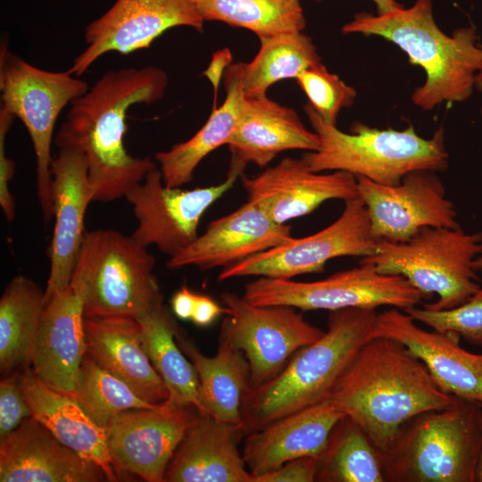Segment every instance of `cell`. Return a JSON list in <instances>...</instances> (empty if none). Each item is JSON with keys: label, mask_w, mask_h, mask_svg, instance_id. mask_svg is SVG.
<instances>
[{"label": "cell", "mask_w": 482, "mask_h": 482, "mask_svg": "<svg viewBox=\"0 0 482 482\" xmlns=\"http://www.w3.org/2000/svg\"><path fill=\"white\" fill-rule=\"evenodd\" d=\"M320 62L312 38L303 31L280 34L261 40L255 57L244 64L245 96H265L274 83L286 79H296L303 71Z\"/></svg>", "instance_id": "cell-33"}, {"label": "cell", "mask_w": 482, "mask_h": 482, "mask_svg": "<svg viewBox=\"0 0 482 482\" xmlns=\"http://www.w3.org/2000/svg\"><path fill=\"white\" fill-rule=\"evenodd\" d=\"M316 481H386L381 453L364 431L345 416L333 428L319 458Z\"/></svg>", "instance_id": "cell-34"}, {"label": "cell", "mask_w": 482, "mask_h": 482, "mask_svg": "<svg viewBox=\"0 0 482 482\" xmlns=\"http://www.w3.org/2000/svg\"><path fill=\"white\" fill-rule=\"evenodd\" d=\"M102 469L61 443L33 417L0 443L1 482H98Z\"/></svg>", "instance_id": "cell-22"}, {"label": "cell", "mask_w": 482, "mask_h": 482, "mask_svg": "<svg viewBox=\"0 0 482 482\" xmlns=\"http://www.w3.org/2000/svg\"><path fill=\"white\" fill-rule=\"evenodd\" d=\"M204 24L193 0H116L86 27V47L68 71L80 77L108 53L129 54L148 48L170 29L189 27L202 32Z\"/></svg>", "instance_id": "cell-14"}, {"label": "cell", "mask_w": 482, "mask_h": 482, "mask_svg": "<svg viewBox=\"0 0 482 482\" xmlns=\"http://www.w3.org/2000/svg\"><path fill=\"white\" fill-rule=\"evenodd\" d=\"M476 87L482 92V71L476 77Z\"/></svg>", "instance_id": "cell-45"}, {"label": "cell", "mask_w": 482, "mask_h": 482, "mask_svg": "<svg viewBox=\"0 0 482 482\" xmlns=\"http://www.w3.org/2000/svg\"><path fill=\"white\" fill-rule=\"evenodd\" d=\"M21 370L9 373L0 383V439L31 417L30 408L19 384Z\"/></svg>", "instance_id": "cell-38"}, {"label": "cell", "mask_w": 482, "mask_h": 482, "mask_svg": "<svg viewBox=\"0 0 482 482\" xmlns=\"http://www.w3.org/2000/svg\"><path fill=\"white\" fill-rule=\"evenodd\" d=\"M196 412L194 406L164 403L157 408L116 414L106 428L116 472H130L147 482H163L168 464Z\"/></svg>", "instance_id": "cell-16"}, {"label": "cell", "mask_w": 482, "mask_h": 482, "mask_svg": "<svg viewBox=\"0 0 482 482\" xmlns=\"http://www.w3.org/2000/svg\"><path fill=\"white\" fill-rule=\"evenodd\" d=\"M345 204L341 215L325 229L223 268L218 280L245 276L293 278L323 271L333 258L373 254L378 239L372 234L364 203L357 196Z\"/></svg>", "instance_id": "cell-12"}, {"label": "cell", "mask_w": 482, "mask_h": 482, "mask_svg": "<svg viewBox=\"0 0 482 482\" xmlns=\"http://www.w3.org/2000/svg\"><path fill=\"white\" fill-rule=\"evenodd\" d=\"M318 467V458H298L271 472L253 478V482H313L317 478Z\"/></svg>", "instance_id": "cell-40"}, {"label": "cell", "mask_w": 482, "mask_h": 482, "mask_svg": "<svg viewBox=\"0 0 482 482\" xmlns=\"http://www.w3.org/2000/svg\"><path fill=\"white\" fill-rule=\"evenodd\" d=\"M220 300L226 317L220 339L245 354L250 389L272 379L299 349L324 334L291 306L254 305L231 292L222 293Z\"/></svg>", "instance_id": "cell-11"}, {"label": "cell", "mask_w": 482, "mask_h": 482, "mask_svg": "<svg viewBox=\"0 0 482 482\" xmlns=\"http://www.w3.org/2000/svg\"><path fill=\"white\" fill-rule=\"evenodd\" d=\"M295 79L308 103L331 124H337L340 111L351 106L356 98V90L329 72L321 62L303 71Z\"/></svg>", "instance_id": "cell-36"}, {"label": "cell", "mask_w": 482, "mask_h": 482, "mask_svg": "<svg viewBox=\"0 0 482 482\" xmlns=\"http://www.w3.org/2000/svg\"><path fill=\"white\" fill-rule=\"evenodd\" d=\"M243 297L260 306L329 312L385 305L404 311L426 299L403 276L381 273L366 263L311 282L258 277L245 284Z\"/></svg>", "instance_id": "cell-10"}, {"label": "cell", "mask_w": 482, "mask_h": 482, "mask_svg": "<svg viewBox=\"0 0 482 482\" xmlns=\"http://www.w3.org/2000/svg\"><path fill=\"white\" fill-rule=\"evenodd\" d=\"M482 255V231L427 227L403 242L378 240L373 254L360 263L385 274L401 275L426 299L438 298L423 307L445 310L456 307L481 289L476 259Z\"/></svg>", "instance_id": "cell-7"}, {"label": "cell", "mask_w": 482, "mask_h": 482, "mask_svg": "<svg viewBox=\"0 0 482 482\" xmlns=\"http://www.w3.org/2000/svg\"><path fill=\"white\" fill-rule=\"evenodd\" d=\"M168 83L166 72L155 66L108 71L71 104L54 143L84 154L94 201L125 197L156 167L150 156L128 153L126 119L133 105L161 100Z\"/></svg>", "instance_id": "cell-1"}, {"label": "cell", "mask_w": 482, "mask_h": 482, "mask_svg": "<svg viewBox=\"0 0 482 482\" xmlns=\"http://www.w3.org/2000/svg\"><path fill=\"white\" fill-rule=\"evenodd\" d=\"M45 291L25 276L14 277L0 299V370L4 376L30 364L45 307Z\"/></svg>", "instance_id": "cell-30"}, {"label": "cell", "mask_w": 482, "mask_h": 482, "mask_svg": "<svg viewBox=\"0 0 482 482\" xmlns=\"http://www.w3.org/2000/svg\"><path fill=\"white\" fill-rule=\"evenodd\" d=\"M377 8L378 14L385 13L386 12L402 7L403 4L396 0H371Z\"/></svg>", "instance_id": "cell-43"}, {"label": "cell", "mask_w": 482, "mask_h": 482, "mask_svg": "<svg viewBox=\"0 0 482 482\" xmlns=\"http://www.w3.org/2000/svg\"><path fill=\"white\" fill-rule=\"evenodd\" d=\"M84 327L86 353L97 364L129 384L144 400L153 404L168 400L169 391L142 345L136 319L85 317Z\"/></svg>", "instance_id": "cell-27"}, {"label": "cell", "mask_w": 482, "mask_h": 482, "mask_svg": "<svg viewBox=\"0 0 482 482\" xmlns=\"http://www.w3.org/2000/svg\"><path fill=\"white\" fill-rule=\"evenodd\" d=\"M237 179L228 175L216 186L181 189L166 187L160 170L154 168L125 195L137 221L130 236L145 247L154 245L169 258L176 256L198 237L202 216Z\"/></svg>", "instance_id": "cell-13"}, {"label": "cell", "mask_w": 482, "mask_h": 482, "mask_svg": "<svg viewBox=\"0 0 482 482\" xmlns=\"http://www.w3.org/2000/svg\"><path fill=\"white\" fill-rule=\"evenodd\" d=\"M377 337L407 347L445 393L482 404V353L461 348L456 333L423 329L405 312L392 308L378 313Z\"/></svg>", "instance_id": "cell-19"}, {"label": "cell", "mask_w": 482, "mask_h": 482, "mask_svg": "<svg viewBox=\"0 0 482 482\" xmlns=\"http://www.w3.org/2000/svg\"><path fill=\"white\" fill-rule=\"evenodd\" d=\"M142 345L158 374L162 378L169 398L177 406L199 408V382L194 365L184 355L176 340L178 327L164 306L136 319Z\"/></svg>", "instance_id": "cell-31"}, {"label": "cell", "mask_w": 482, "mask_h": 482, "mask_svg": "<svg viewBox=\"0 0 482 482\" xmlns=\"http://www.w3.org/2000/svg\"><path fill=\"white\" fill-rule=\"evenodd\" d=\"M344 417L327 399L247 434L242 455L253 479L298 458L319 459L333 428Z\"/></svg>", "instance_id": "cell-24"}, {"label": "cell", "mask_w": 482, "mask_h": 482, "mask_svg": "<svg viewBox=\"0 0 482 482\" xmlns=\"http://www.w3.org/2000/svg\"><path fill=\"white\" fill-rule=\"evenodd\" d=\"M459 399L443 391L407 347L386 337L360 349L328 397L380 453L389 451L407 421Z\"/></svg>", "instance_id": "cell-2"}, {"label": "cell", "mask_w": 482, "mask_h": 482, "mask_svg": "<svg viewBox=\"0 0 482 482\" xmlns=\"http://www.w3.org/2000/svg\"><path fill=\"white\" fill-rule=\"evenodd\" d=\"M154 266V256L131 236L85 231L75 265L85 284V317L137 319L162 306Z\"/></svg>", "instance_id": "cell-8"}, {"label": "cell", "mask_w": 482, "mask_h": 482, "mask_svg": "<svg viewBox=\"0 0 482 482\" xmlns=\"http://www.w3.org/2000/svg\"><path fill=\"white\" fill-rule=\"evenodd\" d=\"M342 32L383 37L405 52L411 64L420 66L426 80L415 88L411 101L424 111L470 98L482 71L476 28L462 27L446 35L435 21L432 0H415L408 8L376 15L360 12L342 27Z\"/></svg>", "instance_id": "cell-3"}, {"label": "cell", "mask_w": 482, "mask_h": 482, "mask_svg": "<svg viewBox=\"0 0 482 482\" xmlns=\"http://www.w3.org/2000/svg\"><path fill=\"white\" fill-rule=\"evenodd\" d=\"M240 177L248 201L279 224L312 212L325 201L358 196L354 175L316 172L303 158L286 157L255 177Z\"/></svg>", "instance_id": "cell-18"}, {"label": "cell", "mask_w": 482, "mask_h": 482, "mask_svg": "<svg viewBox=\"0 0 482 482\" xmlns=\"http://www.w3.org/2000/svg\"><path fill=\"white\" fill-rule=\"evenodd\" d=\"M54 228L45 304L70 283L84 237L87 208L94 201L84 154L60 148L51 164Z\"/></svg>", "instance_id": "cell-20"}, {"label": "cell", "mask_w": 482, "mask_h": 482, "mask_svg": "<svg viewBox=\"0 0 482 482\" xmlns=\"http://www.w3.org/2000/svg\"><path fill=\"white\" fill-rule=\"evenodd\" d=\"M87 81L65 71L37 68L0 46L1 110L19 118L30 137L37 160V192L44 220L54 217L51 147L62 111L87 89Z\"/></svg>", "instance_id": "cell-9"}, {"label": "cell", "mask_w": 482, "mask_h": 482, "mask_svg": "<svg viewBox=\"0 0 482 482\" xmlns=\"http://www.w3.org/2000/svg\"><path fill=\"white\" fill-rule=\"evenodd\" d=\"M176 340L195 367L199 382L198 411L232 424H241L242 405L250 389V367L240 350L220 339L213 356L202 353L178 328Z\"/></svg>", "instance_id": "cell-28"}, {"label": "cell", "mask_w": 482, "mask_h": 482, "mask_svg": "<svg viewBox=\"0 0 482 482\" xmlns=\"http://www.w3.org/2000/svg\"><path fill=\"white\" fill-rule=\"evenodd\" d=\"M475 482H482V449L477 466Z\"/></svg>", "instance_id": "cell-44"}, {"label": "cell", "mask_w": 482, "mask_h": 482, "mask_svg": "<svg viewBox=\"0 0 482 482\" xmlns=\"http://www.w3.org/2000/svg\"><path fill=\"white\" fill-rule=\"evenodd\" d=\"M244 64L237 62L227 69L225 100L212 111L203 127L189 139L154 154L166 187H180L190 182L202 160L218 147L227 145L236 129L245 99Z\"/></svg>", "instance_id": "cell-29"}, {"label": "cell", "mask_w": 482, "mask_h": 482, "mask_svg": "<svg viewBox=\"0 0 482 482\" xmlns=\"http://www.w3.org/2000/svg\"><path fill=\"white\" fill-rule=\"evenodd\" d=\"M85 284L74 268L71 279L45 304L36 334L30 364L50 388L72 395L86 355Z\"/></svg>", "instance_id": "cell-17"}, {"label": "cell", "mask_w": 482, "mask_h": 482, "mask_svg": "<svg viewBox=\"0 0 482 482\" xmlns=\"http://www.w3.org/2000/svg\"><path fill=\"white\" fill-rule=\"evenodd\" d=\"M72 396L100 427L106 429L112 418L127 410L152 409L129 384L97 364L87 353L83 359L79 380Z\"/></svg>", "instance_id": "cell-35"}, {"label": "cell", "mask_w": 482, "mask_h": 482, "mask_svg": "<svg viewBox=\"0 0 482 482\" xmlns=\"http://www.w3.org/2000/svg\"><path fill=\"white\" fill-rule=\"evenodd\" d=\"M403 312L434 330L453 332L470 344L482 346V289L451 309L430 310L414 306Z\"/></svg>", "instance_id": "cell-37"}, {"label": "cell", "mask_w": 482, "mask_h": 482, "mask_svg": "<svg viewBox=\"0 0 482 482\" xmlns=\"http://www.w3.org/2000/svg\"><path fill=\"white\" fill-rule=\"evenodd\" d=\"M355 178L358 196L368 210L371 231L378 240L403 242L427 227L460 226L454 205L434 171L411 172L396 185Z\"/></svg>", "instance_id": "cell-15"}, {"label": "cell", "mask_w": 482, "mask_h": 482, "mask_svg": "<svg viewBox=\"0 0 482 482\" xmlns=\"http://www.w3.org/2000/svg\"><path fill=\"white\" fill-rule=\"evenodd\" d=\"M373 308L329 312L328 330L299 349L270 380L249 389L242 405L245 436L266 425L328 399L360 349L377 337Z\"/></svg>", "instance_id": "cell-4"}, {"label": "cell", "mask_w": 482, "mask_h": 482, "mask_svg": "<svg viewBox=\"0 0 482 482\" xmlns=\"http://www.w3.org/2000/svg\"><path fill=\"white\" fill-rule=\"evenodd\" d=\"M196 294L183 285L171 298V308L174 314L180 320H190L195 303Z\"/></svg>", "instance_id": "cell-42"}, {"label": "cell", "mask_w": 482, "mask_h": 482, "mask_svg": "<svg viewBox=\"0 0 482 482\" xmlns=\"http://www.w3.org/2000/svg\"><path fill=\"white\" fill-rule=\"evenodd\" d=\"M19 384L31 417L64 445L99 466L108 481L119 480L106 429L97 425L72 396L47 386L29 366L21 370Z\"/></svg>", "instance_id": "cell-26"}, {"label": "cell", "mask_w": 482, "mask_h": 482, "mask_svg": "<svg viewBox=\"0 0 482 482\" xmlns=\"http://www.w3.org/2000/svg\"><path fill=\"white\" fill-rule=\"evenodd\" d=\"M480 112H481V115H482V107H481V110H480Z\"/></svg>", "instance_id": "cell-47"}, {"label": "cell", "mask_w": 482, "mask_h": 482, "mask_svg": "<svg viewBox=\"0 0 482 482\" xmlns=\"http://www.w3.org/2000/svg\"><path fill=\"white\" fill-rule=\"evenodd\" d=\"M224 313L223 306L219 305L212 297L197 295L191 320L198 327H208Z\"/></svg>", "instance_id": "cell-41"}, {"label": "cell", "mask_w": 482, "mask_h": 482, "mask_svg": "<svg viewBox=\"0 0 482 482\" xmlns=\"http://www.w3.org/2000/svg\"><path fill=\"white\" fill-rule=\"evenodd\" d=\"M292 228L275 222L247 201L229 214L212 221L181 253L169 258L170 270L194 266L202 270L226 268L293 239Z\"/></svg>", "instance_id": "cell-21"}, {"label": "cell", "mask_w": 482, "mask_h": 482, "mask_svg": "<svg viewBox=\"0 0 482 482\" xmlns=\"http://www.w3.org/2000/svg\"><path fill=\"white\" fill-rule=\"evenodd\" d=\"M241 424L220 421L197 411L168 464V482H253L238 443Z\"/></svg>", "instance_id": "cell-25"}, {"label": "cell", "mask_w": 482, "mask_h": 482, "mask_svg": "<svg viewBox=\"0 0 482 482\" xmlns=\"http://www.w3.org/2000/svg\"><path fill=\"white\" fill-rule=\"evenodd\" d=\"M303 108L320 142L317 151L302 157L313 171L344 170L379 184L396 185L411 172H438L448 167L443 126L430 138L418 135L411 125L397 130L356 122L346 133L324 120L309 103Z\"/></svg>", "instance_id": "cell-5"}, {"label": "cell", "mask_w": 482, "mask_h": 482, "mask_svg": "<svg viewBox=\"0 0 482 482\" xmlns=\"http://www.w3.org/2000/svg\"><path fill=\"white\" fill-rule=\"evenodd\" d=\"M482 449V404L459 399L412 418L381 453L386 481L475 482Z\"/></svg>", "instance_id": "cell-6"}, {"label": "cell", "mask_w": 482, "mask_h": 482, "mask_svg": "<svg viewBox=\"0 0 482 482\" xmlns=\"http://www.w3.org/2000/svg\"><path fill=\"white\" fill-rule=\"evenodd\" d=\"M475 267L478 271L482 272V255L478 256L475 261Z\"/></svg>", "instance_id": "cell-46"}, {"label": "cell", "mask_w": 482, "mask_h": 482, "mask_svg": "<svg viewBox=\"0 0 482 482\" xmlns=\"http://www.w3.org/2000/svg\"><path fill=\"white\" fill-rule=\"evenodd\" d=\"M14 118L12 114L0 110V205L8 221H12L15 215V202L10 189L15 163L6 155L5 138Z\"/></svg>", "instance_id": "cell-39"}, {"label": "cell", "mask_w": 482, "mask_h": 482, "mask_svg": "<svg viewBox=\"0 0 482 482\" xmlns=\"http://www.w3.org/2000/svg\"><path fill=\"white\" fill-rule=\"evenodd\" d=\"M227 145L230 152L228 175L238 177L250 163L263 168L281 152L317 151L320 142L294 109L265 96L245 97L237 125Z\"/></svg>", "instance_id": "cell-23"}, {"label": "cell", "mask_w": 482, "mask_h": 482, "mask_svg": "<svg viewBox=\"0 0 482 482\" xmlns=\"http://www.w3.org/2000/svg\"><path fill=\"white\" fill-rule=\"evenodd\" d=\"M205 21H220L254 33L260 40L303 31L300 0H193Z\"/></svg>", "instance_id": "cell-32"}]
</instances>
